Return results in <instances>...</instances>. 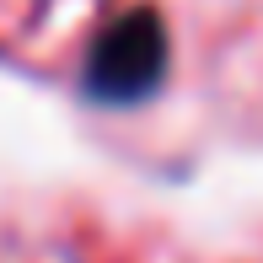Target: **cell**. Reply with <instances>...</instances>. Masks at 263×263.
<instances>
[{"instance_id": "cell-1", "label": "cell", "mask_w": 263, "mask_h": 263, "mask_svg": "<svg viewBox=\"0 0 263 263\" xmlns=\"http://www.w3.org/2000/svg\"><path fill=\"white\" fill-rule=\"evenodd\" d=\"M166 76V32L156 22V11H129L91 43L86 59V91L97 102H140L161 86Z\"/></svg>"}]
</instances>
